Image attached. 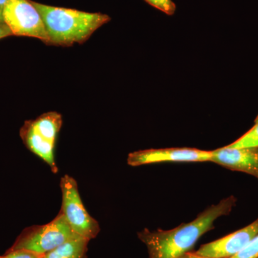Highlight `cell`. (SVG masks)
I'll return each instance as SVG.
<instances>
[{"instance_id": "obj_1", "label": "cell", "mask_w": 258, "mask_h": 258, "mask_svg": "<svg viewBox=\"0 0 258 258\" xmlns=\"http://www.w3.org/2000/svg\"><path fill=\"white\" fill-rule=\"evenodd\" d=\"M236 203L235 197H228L206 209L189 223L169 230L145 228L138 232L139 238L147 246L149 258H179L189 252L204 234L214 229L217 218L229 215Z\"/></svg>"}, {"instance_id": "obj_2", "label": "cell", "mask_w": 258, "mask_h": 258, "mask_svg": "<svg viewBox=\"0 0 258 258\" xmlns=\"http://www.w3.org/2000/svg\"><path fill=\"white\" fill-rule=\"evenodd\" d=\"M32 3L43 20L49 45L69 47L75 43H84L93 32L111 20L108 15L103 13H87L34 1Z\"/></svg>"}, {"instance_id": "obj_3", "label": "cell", "mask_w": 258, "mask_h": 258, "mask_svg": "<svg viewBox=\"0 0 258 258\" xmlns=\"http://www.w3.org/2000/svg\"><path fill=\"white\" fill-rule=\"evenodd\" d=\"M79 236L71 229L62 212L49 223L25 229L9 250L24 249L41 255Z\"/></svg>"}, {"instance_id": "obj_4", "label": "cell", "mask_w": 258, "mask_h": 258, "mask_svg": "<svg viewBox=\"0 0 258 258\" xmlns=\"http://www.w3.org/2000/svg\"><path fill=\"white\" fill-rule=\"evenodd\" d=\"M62 192L61 212L76 235L91 241L101 230L99 224L89 215L83 205L79 186L74 177L66 174L60 179Z\"/></svg>"}, {"instance_id": "obj_5", "label": "cell", "mask_w": 258, "mask_h": 258, "mask_svg": "<svg viewBox=\"0 0 258 258\" xmlns=\"http://www.w3.org/2000/svg\"><path fill=\"white\" fill-rule=\"evenodd\" d=\"M3 19L13 35L34 37L49 45L43 20L32 0H8Z\"/></svg>"}, {"instance_id": "obj_6", "label": "cell", "mask_w": 258, "mask_h": 258, "mask_svg": "<svg viewBox=\"0 0 258 258\" xmlns=\"http://www.w3.org/2000/svg\"><path fill=\"white\" fill-rule=\"evenodd\" d=\"M212 155V151L194 148L145 149L130 153L127 164L139 166L164 162H205L211 160Z\"/></svg>"}, {"instance_id": "obj_7", "label": "cell", "mask_w": 258, "mask_h": 258, "mask_svg": "<svg viewBox=\"0 0 258 258\" xmlns=\"http://www.w3.org/2000/svg\"><path fill=\"white\" fill-rule=\"evenodd\" d=\"M258 234V218L240 230L203 244L196 253L209 258H231L240 252Z\"/></svg>"}, {"instance_id": "obj_8", "label": "cell", "mask_w": 258, "mask_h": 258, "mask_svg": "<svg viewBox=\"0 0 258 258\" xmlns=\"http://www.w3.org/2000/svg\"><path fill=\"white\" fill-rule=\"evenodd\" d=\"M211 162L258 179V147H225L212 151Z\"/></svg>"}, {"instance_id": "obj_9", "label": "cell", "mask_w": 258, "mask_h": 258, "mask_svg": "<svg viewBox=\"0 0 258 258\" xmlns=\"http://www.w3.org/2000/svg\"><path fill=\"white\" fill-rule=\"evenodd\" d=\"M20 134L23 143L29 150L46 163L52 172L57 173L58 169L55 159V144L42 139L32 128L28 120L22 126Z\"/></svg>"}, {"instance_id": "obj_10", "label": "cell", "mask_w": 258, "mask_h": 258, "mask_svg": "<svg viewBox=\"0 0 258 258\" xmlns=\"http://www.w3.org/2000/svg\"><path fill=\"white\" fill-rule=\"evenodd\" d=\"M28 121L42 139L56 144L57 136L62 125V117L60 113L55 111L47 112Z\"/></svg>"}, {"instance_id": "obj_11", "label": "cell", "mask_w": 258, "mask_h": 258, "mask_svg": "<svg viewBox=\"0 0 258 258\" xmlns=\"http://www.w3.org/2000/svg\"><path fill=\"white\" fill-rule=\"evenodd\" d=\"M90 240L81 236L66 241L44 255L45 258H87Z\"/></svg>"}, {"instance_id": "obj_12", "label": "cell", "mask_w": 258, "mask_h": 258, "mask_svg": "<svg viewBox=\"0 0 258 258\" xmlns=\"http://www.w3.org/2000/svg\"><path fill=\"white\" fill-rule=\"evenodd\" d=\"M227 147L231 148L258 147V122L240 139Z\"/></svg>"}, {"instance_id": "obj_13", "label": "cell", "mask_w": 258, "mask_h": 258, "mask_svg": "<svg viewBox=\"0 0 258 258\" xmlns=\"http://www.w3.org/2000/svg\"><path fill=\"white\" fill-rule=\"evenodd\" d=\"M231 258H258V234L240 252Z\"/></svg>"}, {"instance_id": "obj_14", "label": "cell", "mask_w": 258, "mask_h": 258, "mask_svg": "<svg viewBox=\"0 0 258 258\" xmlns=\"http://www.w3.org/2000/svg\"><path fill=\"white\" fill-rule=\"evenodd\" d=\"M154 8L160 10L168 15H173L175 13L176 7L172 0H145Z\"/></svg>"}, {"instance_id": "obj_15", "label": "cell", "mask_w": 258, "mask_h": 258, "mask_svg": "<svg viewBox=\"0 0 258 258\" xmlns=\"http://www.w3.org/2000/svg\"><path fill=\"white\" fill-rule=\"evenodd\" d=\"M44 255L34 253L30 251L24 249H16V250H9L8 249L0 258H42Z\"/></svg>"}, {"instance_id": "obj_16", "label": "cell", "mask_w": 258, "mask_h": 258, "mask_svg": "<svg viewBox=\"0 0 258 258\" xmlns=\"http://www.w3.org/2000/svg\"><path fill=\"white\" fill-rule=\"evenodd\" d=\"M12 35L13 34L10 31L8 25L5 24L3 19H0V40L4 39L5 37L12 36Z\"/></svg>"}, {"instance_id": "obj_17", "label": "cell", "mask_w": 258, "mask_h": 258, "mask_svg": "<svg viewBox=\"0 0 258 258\" xmlns=\"http://www.w3.org/2000/svg\"><path fill=\"white\" fill-rule=\"evenodd\" d=\"M179 258H209L203 257V256L200 255V254H197L196 252H188Z\"/></svg>"}, {"instance_id": "obj_18", "label": "cell", "mask_w": 258, "mask_h": 258, "mask_svg": "<svg viewBox=\"0 0 258 258\" xmlns=\"http://www.w3.org/2000/svg\"><path fill=\"white\" fill-rule=\"evenodd\" d=\"M8 2V0H0V19H3V10H4L5 5H6Z\"/></svg>"}, {"instance_id": "obj_19", "label": "cell", "mask_w": 258, "mask_h": 258, "mask_svg": "<svg viewBox=\"0 0 258 258\" xmlns=\"http://www.w3.org/2000/svg\"><path fill=\"white\" fill-rule=\"evenodd\" d=\"M258 122V115L257 116V118H255V120H254V123H257Z\"/></svg>"}, {"instance_id": "obj_20", "label": "cell", "mask_w": 258, "mask_h": 258, "mask_svg": "<svg viewBox=\"0 0 258 258\" xmlns=\"http://www.w3.org/2000/svg\"><path fill=\"white\" fill-rule=\"evenodd\" d=\"M42 258H45V257H44V256H43V257H42Z\"/></svg>"}]
</instances>
